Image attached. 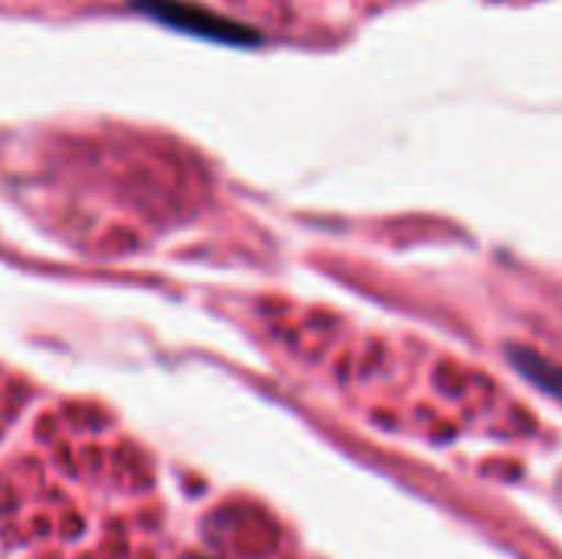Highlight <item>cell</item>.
Returning a JSON list of instances; mask_svg holds the SVG:
<instances>
[{"mask_svg": "<svg viewBox=\"0 0 562 559\" xmlns=\"http://www.w3.org/2000/svg\"><path fill=\"white\" fill-rule=\"evenodd\" d=\"M138 10L151 13L155 20L175 26V30H188V33H201V36H214V40H227V43H254L257 33L244 30L237 23H227L201 7L191 3H178V0H135Z\"/></svg>", "mask_w": 562, "mask_h": 559, "instance_id": "1", "label": "cell"}, {"mask_svg": "<svg viewBox=\"0 0 562 559\" xmlns=\"http://www.w3.org/2000/svg\"><path fill=\"white\" fill-rule=\"evenodd\" d=\"M510 362L517 366V372H520L530 385H537V389L547 392L550 399L562 402V366L550 362L547 356H540V353H533V349H524V346L510 349Z\"/></svg>", "mask_w": 562, "mask_h": 559, "instance_id": "2", "label": "cell"}]
</instances>
